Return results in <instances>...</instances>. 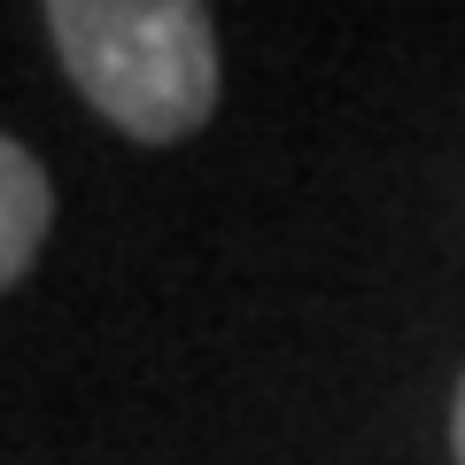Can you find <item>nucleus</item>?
Masks as SVG:
<instances>
[{
    "instance_id": "nucleus-1",
    "label": "nucleus",
    "mask_w": 465,
    "mask_h": 465,
    "mask_svg": "<svg viewBox=\"0 0 465 465\" xmlns=\"http://www.w3.org/2000/svg\"><path fill=\"white\" fill-rule=\"evenodd\" d=\"M54 54L85 109L140 148L194 140L217 109V32L210 0H39Z\"/></svg>"
},
{
    "instance_id": "nucleus-2",
    "label": "nucleus",
    "mask_w": 465,
    "mask_h": 465,
    "mask_svg": "<svg viewBox=\"0 0 465 465\" xmlns=\"http://www.w3.org/2000/svg\"><path fill=\"white\" fill-rule=\"evenodd\" d=\"M47 217H54V186L47 171L32 163V148L0 133V295L32 272L39 241H47Z\"/></svg>"
},
{
    "instance_id": "nucleus-3",
    "label": "nucleus",
    "mask_w": 465,
    "mask_h": 465,
    "mask_svg": "<svg viewBox=\"0 0 465 465\" xmlns=\"http://www.w3.org/2000/svg\"><path fill=\"white\" fill-rule=\"evenodd\" d=\"M450 450H458V465H465V381H458V403H450Z\"/></svg>"
}]
</instances>
